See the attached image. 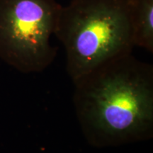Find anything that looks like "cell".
<instances>
[{
    "label": "cell",
    "mask_w": 153,
    "mask_h": 153,
    "mask_svg": "<svg viewBox=\"0 0 153 153\" xmlns=\"http://www.w3.org/2000/svg\"><path fill=\"white\" fill-rule=\"evenodd\" d=\"M73 103L85 139L97 148L153 137V66L132 53L74 82Z\"/></svg>",
    "instance_id": "obj_1"
},
{
    "label": "cell",
    "mask_w": 153,
    "mask_h": 153,
    "mask_svg": "<svg viewBox=\"0 0 153 153\" xmlns=\"http://www.w3.org/2000/svg\"><path fill=\"white\" fill-rule=\"evenodd\" d=\"M55 36L64 46L72 82L135 47L130 0H71L62 7Z\"/></svg>",
    "instance_id": "obj_2"
},
{
    "label": "cell",
    "mask_w": 153,
    "mask_h": 153,
    "mask_svg": "<svg viewBox=\"0 0 153 153\" xmlns=\"http://www.w3.org/2000/svg\"><path fill=\"white\" fill-rule=\"evenodd\" d=\"M62 6L56 0H0V58L24 73L54 61L51 43Z\"/></svg>",
    "instance_id": "obj_3"
},
{
    "label": "cell",
    "mask_w": 153,
    "mask_h": 153,
    "mask_svg": "<svg viewBox=\"0 0 153 153\" xmlns=\"http://www.w3.org/2000/svg\"><path fill=\"white\" fill-rule=\"evenodd\" d=\"M135 46L153 53V0H130Z\"/></svg>",
    "instance_id": "obj_4"
}]
</instances>
